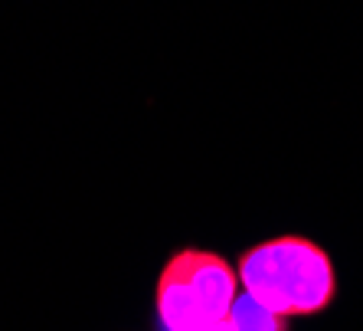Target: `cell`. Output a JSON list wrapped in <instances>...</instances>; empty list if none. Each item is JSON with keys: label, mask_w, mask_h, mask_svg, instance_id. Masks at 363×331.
Listing matches in <instances>:
<instances>
[{"label": "cell", "mask_w": 363, "mask_h": 331, "mask_svg": "<svg viewBox=\"0 0 363 331\" xmlns=\"http://www.w3.org/2000/svg\"><path fill=\"white\" fill-rule=\"evenodd\" d=\"M190 331H233V325H229V318H226V322H213V325H200V328H190Z\"/></svg>", "instance_id": "4"}, {"label": "cell", "mask_w": 363, "mask_h": 331, "mask_svg": "<svg viewBox=\"0 0 363 331\" xmlns=\"http://www.w3.org/2000/svg\"><path fill=\"white\" fill-rule=\"evenodd\" d=\"M245 295L279 318L318 315L337 295L334 263L314 239L275 237L249 246L236 263Z\"/></svg>", "instance_id": "1"}, {"label": "cell", "mask_w": 363, "mask_h": 331, "mask_svg": "<svg viewBox=\"0 0 363 331\" xmlns=\"http://www.w3.org/2000/svg\"><path fill=\"white\" fill-rule=\"evenodd\" d=\"M236 298V266L210 249L186 246L170 256L157 276L154 308L164 331H190L200 325L226 322Z\"/></svg>", "instance_id": "2"}, {"label": "cell", "mask_w": 363, "mask_h": 331, "mask_svg": "<svg viewBox=\"0 0 363 331\" xmlns=\"http://www.w3.org/2000/svg\"><path fill=\"white\" fill-rule=\"evenodd\" d=\"M229 325H233V331H288V318L272 315L269 308L252 302L245 292L236 298V305L229 312Z\"/></svg>", "instance_id": "3"}]
</instances>
